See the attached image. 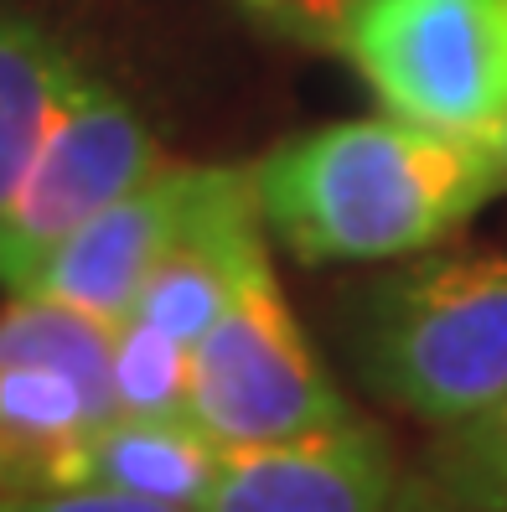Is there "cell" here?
<instances>
[{
	"instance_id": "cell-3",
	"label": "cell",
	"mask_w": 507,
	"mask_h": 512,
	"mask_svg": "<svg viewBox=\"0 0 507 512\" xmlns=\"http://www.w3.org/2000/svg\"><path fill=\"white\" fill-rule=\"evenodd\" d=\"M332 42L399 119L482 135L507 114V0H342Z\"/></svg>"
},
{
	"instance_id": "cell-10",
	"label": "cell",
	"mask_w": 507,
	"mask_h": 512,
	"mask_svg": "<svg viewBox=\"0 0 507 512\" xmlns=\"http://www.w3.org/2000/svg\"><path fill=\"white\" fill-rule=\"evenodd\" d=\"M223 445L192 414H109L83 445L68 487H104L197 512L218 476Z\"/></svg>"
},
{
	"instance_id": "cell-14",
	"label": "cell",
	"mask_w": 507,
	"mask_h": 512,
	"mask_svg": "<svg viewBox=\"0 0 507 512\" xmlns=\"http://www.w3.org/2000/svg\"><path fill=\"white\" fill-rule=\"evenodd\" d=\"M0 512H182L104 487H47V492H0Z\"/></svg>"
},
{
	"instance_id": "cell-17",
	"label": "cell",
	"mask_w": 507,
	"mask_h": 512,
	"mask_svg": "<svg viewBox=\"0 0 507 512\" xmlns=\"http://www.w3.org/2000/svg\"><path fill=\"white\" fill-rule=\"evenodd\" d=\"M249 6H259V0H249Z\"/></svg>"
},
{
	"instance_id": "cell-12",
	"label": "cell",
	"mask_w": 507,
	"mask_h": 512,
	"mask_svg": "<svg viewBox=\"0 0 507 512\" xmlns=\"http://www.w3.org/2000/svg\"><path fill=\"white\" fill-rule=\"evenodd\" d=\"M425 481L451 512H507V394L440 430L425 456Z\"/></svg>"
},
{
	"instance_id": "cell-2",
	"label": "cell",
	"mask_w": 507,
	"mask_h": 512,
	"mask_svg": "<svg viewBox=\"0 0 507 512\" xmlns=\"http://www.w3.org/2000/svg\"><path fill=\"white\" fill-rule=\"evenodd\" d=\"M357 378L435 430L507 394V254H409L347 331Z\"/></svg>"
},
{
	"instance_id": "cell-9",
	"label": "cell",
	"mask_w": 507,
	"mask_h": 512,
	"mask_svg": "<svg viewBox=\"0 0 507 512\" xmlns=\"http://www.w3.org/2000/svg\"><path fill=\"white\" fill-rule=\"evenodd\" d=\"M264 264H270V244H264L254 171L207 166L197 213L171 238V249L151 264L130 316L151 321L156 331L192 347Z\"/></svg>"
},
{
	"instance_id": "cell-6",
	"label": "cell",
	"mask_w": 507,
	"mask_h": 512,
	"mask_svg": "<svg viewBox=\"0 0 507 512\" xmlns=\"http://www.w3.org/2000/svg\"><path fill=\"white\" fill-rule=\"evenodd\" d=\"M161 166V145L151 140L145 119L104 78L73 63L42 150L0 228V285L26 295L63 238H73L94 213L135 192Z\"/></svg>"
},
{
	"instance_id": "cell-13",
	"label": "cell",
	"mask_w": 507,
	"mask_h": 512,
	"mask_svg": "<svg viewBox=\"0 0 507 512\" xmlns=\"http://www.w3.org/2000/svg\"><path fill=\"white\" fill-rule=\"evenodd\" d=\"M109 378L119 414H192L187 409V378H192V347L156 331L151 321H114L109 337Z\"/></svg>"
},
{
	"instance_id": "cell-1",
	"label": "cell",
	"mask_w": 507,
	"mask_h": 512,
	"mask_svg": "<svg viewBox=\"0 0 507 512\" xmlns=\"http://www.w3.org/2000/svg\"><path fill=\"white\" fill-rule=\"evenodd\" d=\"M249 171L264 228L301 264L425 254L487 197L507 192L482 135L399 114L311 130Z\"/></svg>"
},
{
	"instance_id": "cell-16",
	"label": "cell",
	"mask_w": 507,
	"mask_h": 512,
	"mask_svg": "<svg viewBox=\"0 0 507 512\" xmlns=\"http://www.w3.org/2000/svg\"><path fill=\"white\" fill-rule=\"evenodd\" d=\"M482 140H487L492 161H497V171H502V187H507V114H502V119H492V125L482 130Z\"/></svg>"
},
{
	"instance_id": "cell-5",
	"label": "cell",
	"mask_w": 507,
	"mask_h": 512,
	"mask_svg": "<svg viewBox=\"0 0 507 512\" xmlns=\"http://www.w3.org/2000/svg\"><path fill=\"white\" fill-rule=\"evenodd\" d=\"M187 409L223 450L275 445L352 419V404L316 363L311 337L280 295L275 264H264L192 342Z\"/></svg>"
},
{
	"instance_id": "cell-4",
	"label": "cell",
	"mask_w": 507,
	"mask_h": 512,
	"mask_svg": "<svg viewBox=\"0 0 507 512\" xmlns=\"http://www.w3.org/2000/svg\"><path fill=\"white\" fill-rule=\"evenodd\" d=\"M114 326L57 306L47 295H11L0 311V492L68 487L83 445L114 404Z\"/></svg>"
},
{
	"instance_id": "cell-15",
	"label": "cell",
	"mask_w": 507,
	"mask_h": 512,
	"mask_svg": "<svg viewBox=\"0 0 507 512\" xmlns=\"http://www.w3.org/2000/svg\"><path fill=\"white\" fill-rule=\"evenodd\" d=\"M394 512H451V507H445V497L430 487L425 476H404V487H399V502H394Z\"/></svg>"
},
{
	"instance_id": "cell-7",
	"label": "cell",
	"mask_w": 507,
	"mask_h": 512,
	"mask_svg": "<svg viewBox=\"0 0 507 512\" xmlns=\"http://www.w3.org/2000/svg\"><path fill=\"white\" fill-rule=\"evenodd\" d=\"M399 487L389 435L352 414L316 435L223 450L197 512H394Z\"/></svg>"
},
{
	"instance_id": "cell-8",
	"label": "cell",
	"mask_w": 507,
	"mask_h": 512,
	"mask_svg": "<svg viewBox=\"0 0 507 512\" xmlns=\"http://www.w3.org/2000/svg\"><path fill=\"white\" fill-rule=\"evenodd\" d=\"M207 187V166H161L135 192L94 213L73 238L57 244L26 295H47L57 306L88 311L99 321H125L151 264L187 228Z\"/></svg>"
},
{
	"instance_id": "cell-11",
	"label": "cell",
	"mask_w": 507,
	"mask_h": 512,
	"mask_svg": "<svg viewBox=\"0 0 507 512\" xmlns=\"http://www.w3.org/2000/svg\"><path fill=\"white\" fill-rule=\"evenodd\" d=\"M73 63L78 57H68L32 16L0 6V228L42 150Z\"/></svg>"
}]
</instances>
